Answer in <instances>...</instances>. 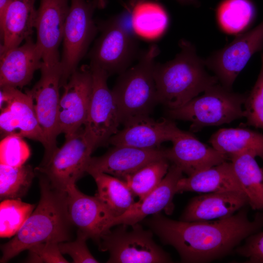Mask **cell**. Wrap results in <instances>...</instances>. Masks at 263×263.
<instances>
[{"label":"cell","instance_id":"obj_1","mask_svg":"<svg viewBox=\"0 0 263 263\" xmlns=\"http://www.w3.org/2000/svg\"><path fill=\"white\" fill-rule=\"evenodd\" d=\"M248 208L214 221L173 220L159 213L144 223L165 244L173 246L183 263H204L224 257L263 227V210L249 220Z\"/></svg>","mask_w":263,"mask_h":263},{"label":"cell","instance_id":"obj_2","mask_svg":"<svg viewBox=\"0 0 263 263\" xmlns=\"http://www.w3.org/2000/svg\"><path fill=\"white\" fill-rule=\"evenodd\" d=\"M36 174L39 179V201L14 238L0 246L1 263L35 244L71 240L73 225L69 214L67 191L55 188L43 175Z\"/></svg>","mask_w":263,"mask_h":263},{"label":"cell","instance_id":"obj_3","mask_svg":"<svg viewBox=\"0 0 263 263\" xmlns=\"http://www.w3.org/2000/svg\"><path fill=\"white\" fill-rule=\"evenodd\" d=\"M178 44L181 51L173 59L155 63L154 68L158 102L168 110L182 107L219 81L206 71L193 44L184 39Z\"/></svg>","mask_w":263,"mask_h":263},{"label":"cell","instance_id":"obj_4","mask_svg":"<svg viewBox=\"0 0 263 263\" xmlns=\"http://www.w3.org/2000/svg\"><path fill=\"white\" fill-rule=\"evenodd\" d=\"M159 53L157 45L151 44L141 53L135 65L119 74L112 91L121 124L149 116L158 103L154 68Z\"/></svg>","mask_w":263,"mask_h":263},{"label":"cell","instance_id":"obj_5","mask_svg":"<svg viewBox=\"0 0 263 263\" xmlns=\"http://www.w3.org/2000/svg\"><path fill=\"white\" fill-rule=\"evenodd\" d=\"M101 33L89 54L90 64L105 70L109 75L120 74L138 59L139 42L130 23V9L102 22Z\"/></svg>","mask_w":263,"mask_h":263},{"label":"cell","instance_id":"obj_6","mask_svg":"<svg viewBox=\"0 0 263 263\" xmlns=\"http://www.w3.org/2000/svg\"><path fill=\"white\" fill-rule=\"evenodd\" d=\"M246 95L233 92L217 83L182 107L168 110V113L172 119L191 122L190 130L197 132L205 126L229 123L244 117L242 105Z\"/></svg>","mask_w":263,"mask_h":263},{"label":"cell","instance_id":"obj_7","mask_svg":"<svg viewBox=\"0 0 263 263\" xmlns=\"http://www.w3.org/2000/svg\"><path fill=\"white\" fill-rule=\"evenodd\" d=\"M102 236L99 250L108 251V263H172L170 256L153 240V232L146 230L138 223L120 224Z\"/></svg>","mask_w":263,"mask_h":263},{"label":"cell","instance_id":"obj_8","mask_svg":"<svg viewBox=\"0 0 263 263\" xmlns=\"http://www.w3.org/2000/svg\"><path fill=\"white\" fill-rule=\"evenodd\" d=\"M92 0H71L63 33L60 86L77 69L99 29L93 19Z\"/></svg>","mask_w":263,"mask_h":263},{"label":"cell","instance_id":"obj_9","mask_svg":"<svg viewBox=\"0 0 263 263\" xmlns=\"http://www.w3.org/2000/svg\"><path fill=\"white\" fill-rule=\"evenodd\" d=\"M95 149L83 128L57 148L48 161L35 169L36 173L45 176L55 188L67 189L86 172Z\"/></svg>","mask_w":263,"mask_h":263},{"label":"cell","instance_id":"obj_10","mask_svg":"<svg viewBox=\"0 0 263 263\" xmlns=\"http://www.w3.org/2000/svg\"><path fill=\"white\" fill-rule=\"evenodd\" d=\"M39 79L31 90V96L39 126L44 139V155L40 165L46 163L57 148V114L60 100L62 69L60 63L46 65L42 62Z\"/></svg>","mask_w":263,"mask_h":263},{"label":"cell","instance_id":"obj_11","mask_svg":"<svg viewBox=\"0 0 263 263\" xmlns=\"http://www.w3.org/2000/svg\"><path fill=\"white\" fill-rule=\"evenodd\" d=\"M93 77L92 94L84 131L94 148L107 144L121 124L117 107L107 84L108 73L90 64Z\"/></svg>","mask_w":263,"mask_h":263},{"label":"cell","instance_id":"obj_12","mask_svg":"<svg viewBox=\"0 0 263 263\" xmlns=\"http://www.w3.org/2000/svg\"><path fill=\"white\" fill-rule=\"evenodd\" d=\"M263 49V21L253 29L237 35L228 44L205 59L206 66L221 84L231 90L236 77L256 53Z\"/></svg>","mask_w":263,"mask_h":263},{"label":"cell","instance_id":"obj_13","mask_svg":"<svg viewBox=\"0 0 263 263\" xmlns=\"http://www.w3.org/2000/svg\"><path fill=\"white\" fill-rule=\"evenodd\" d=\"M93 77L90 66L76 69L62 86L60 97L57 124L59 134L65 139L76 133L85 123L90 101Z\"/></svg>","mask_w":263,"mask_h":263},{"label":"cell","instance_id":"obj_14","mask_svg":"<svg viewBox=\"0 0 263 263\" xmlns=\"http://www.w3.org/2000/svg\"><path fill=\"white\" fill-rule=\"evenodd\" d=\"M0 130L2 137L16 134L44 145L43 133L29 94L16 88L0 87Z\"/></svg>","mask_w":263,"mask_h":263},{"label":"cell","instance_id":"obj_15","mask_svg":"<svg viewBox=\"0 0 263 263\" xmlns=\"http://www.w3.org/2000/svg\"><path fill=\"white\" fill-rule=\"evenodd\" d=\"M70 220L77 230L97 244L112 226L115 218L108 207L95 195L79 191L75 184L67 190Z\"/></svg>","mask_w":263,"mask_h":263},{"label":"cell","instance_id":"obj_16","mask_svg":"<svg viewBox=\"0 0 263 263\" xmlns=\"http://www.w3.org/2000/svg\"><path fill=\"white\" fill-rule=\"evenodd\" d=\"M70 6L69 0H40L35 29L37 32L36 42L44 64L55 65L60 62L58 49L62 41Z\"/></svg>","mask_w":263,"mask_h":263},{"label":"cell","instance_id":"obj_17","mask_svg":"<svg viewBox=\"0 0 263 263\" xmlns=\"http://www.w3.org/2000/svg\"><path fill=\"white\" fill-rule=\"evenodd\" d=\"M171 141L172 147L166 149V158L188 176L219 165L228 158L226 154L179 128Z\"/></svg>","mask_w":263,"mask_h":263},{"label":"cell","instance_id":"obj_18","mask_svg":"<svg viewBox=\"0 0 263 263\" xmlns=\"http://www.w3.org/2000/svg\"><path fill=\"white\" fill-rule=\"evenodd\" d=\"M166 149L114 146L103 155L91 157L87 173L103 172L123 180L145 165L166 158Z\"/></svg>","mask_w":263,"mask_h":263},{"label":"cell","instance_id":"obj_19","mask_svg":"<svg viewBox=\"0 0 263 263\" xmlns=\"http://www.w3.org/2000/svg\"><path fill=\"white\" fill-rule=\"evenodd\" d=\"M108 140L107 144L140 149L159 148L164 142L171 141L178 128L170 120H155L149 116L133 119L125 123Z\"/></svg>","mask_w":263,"mask_h":263},{"label":"cell","instance_id":"obj_20","mask_svg":"<svg viewBox=\"0 0 263 263\" xmlns=\"http://www.w3.org/2000/svg\"><path fill=\"white\" fill-rule=\"evenodd\" d=\"M42 55L32 37L22 45L0 52V86L22 88L41 68Z\"/></svg>","mask_w":263,"mask_h":263},{"label":"cell","instance_id":"obj_21","mask_svg":"<svg viewBox=\"0 0 263 263\" xmlns=\"http://www.w3.org/2000/svg\"><path fill=\"white\" fill-rule=\"evenodd\" d=\"M183 173L180 168L172 164L159 186L143 199L135 202L125 213L115 218L112 226L120 224L132 225L164 209L171 211L177 184L183 177Z\"/></svg>","mask_w":263,"mask_h":263},{"label":"cell","instance_id":"obj_22","mask_svg":"<svg viewBox=\"0 0 263 263\" xmlns=\"http://www.w3.org/2000/svg\"><path fill=\"white\" fill-rule=\"evenodd\" d=\"M248 205L245 194L239 191L207 193L192 198L179 220L209 221L230 216Z\"/></svg>","mask_w":263,"mask_h":263},{"label":"cell","instance_id":"obj_23","mask_svg":"<svg viewBox=\"0 0 263 263\" xmlns=\"http://www.w3.org/2000/svg\"><path fill=\"white\" fill-rule=\"evenodd\" d=\"M35 0H9L0 18V52L19 46L31 37L37 14Z\"/></svg>","mask_w":263,"mask_h":263},{"label":"cell","instance_id":"obj_24","mask_svg":"<svg viewBox=\"0 0 263 263\" xmlns=\"http://www.w3.org/2000/svg\"><path fill=\"white\" fill-rule=\"evenodd\" d=\"M231 191L244 193L232 163L226 161L187 177H183L178 182L176 188V193L185 191L212 193Z\"/></svg>","mask_w":263,"mask_h":263},{"label":"cell","instance_id":"obj_25","mask_svg":"<svg viewBox=\"0 0 263 263\" xmlns=\"http://www.w3.org/2000/svg\"><path fill=\"white\" fill-rule=\"evenodd\" d=\"M130 23L135 35L153 41L161 38L169 24V17L160 3L150 0H130Z\"/></svg>","mask_w":263,"mask_h":263},{"label":"cell","instance_id":"obj_26","mask_svg":"<svg viewBox=\"0 0 263 263\" xmlns=\"http://www.w3.org/2000/svg\"><path fill=\"white\" fill-rule=\"evenodd\" d=\"M209 142L230 157L247 153L263 160V134L244 128L221 129L212 135Z\"/></svg>","mask_w":263,"mask_h":263},{"label":"cell","instance_id":"obj_27","mask_svg":"<svg viewBox=\"0 0 263 263\" xmlns=\"http://www.w3.org/2000/svg\"><path fill=\"white\" fill-rule=\"evenodd\" d=\"M235 173L239 180L248 204L252 209L263 210V171L255 157L247 153L230 157Z\"/></svg>","mask_w":263,"mask_h":263},{"label":"cell","instance_id":"obj_28","mask_svg":"<svg viewBox=\"0 0 263 263\" xmlns=\"http://www.w3.org/2000/svg\"><path fill=\"white\" fill-rule=\"evenodd\" d=\"M257 15L252 0H222L215 9L219 29L228 35H238L247 31Z\"/></svg>","mask_w":263,"mask_h":263},{"label":"cell","instance_id":"obj_29","mask_svg":"<svg viewBox=\"0 0 263 263\" xmlns=\"http://www.w3.org/2000/svg\"><path fill=\"white\" fill-rule=\"evenodd\" d=\"M89 174L97 185L95 196L108 207L115 218L125 213L135 203L134 195L124 180L103 172Z\"/></svg>","mask_w":263,"mask_h":263},{"label":"cell","instance_id":"obj_30","mask_svg":"<svg viewBox=\"0 0 263 263\" xmlns=\"http://www.w3.org/2000/svg\"><path fill=\"white\" fill-rule=\"evenodd\" d=\"M169 161L166 158L153 161L127 176L123 180L133 194L142 200L160 184L168 172Z\"/></svg>","mask_w":263,"mask_h":263},{"label":"cell","instance_id":"obj_31","mask_svg":"<svg viewBox=\"0 0 263 263\" xmlns=\"http://www.w3.org/2000/svg\"><path fill=\"white\" fill-rule=\"evenodd\" d=\"M36 175L29 165L12 167L0 164V199H21Z\"/></svg>","mask_w":263,"mask_h":263},{"label":"cell","instance_id":"obj_32","mask_svg":"<svg viewBox=\"0 0 263 263\" xmlns=\"http://www.w3.org/2000/svg\"><path fill=\"white\" fill-rule=\"evenodd\" d=\"M35 205L21 199H6L0 204V236H15L33 212Z\"/></svg>","mask_w":263,"mask_h":263},{"label":"cell","instance_id":"obj_33","mask_svg":"<svg viewBox=\"0 0 263 263\" xmlns=\"http://www.w3.org/2000/svg\"><path fill=\"white\" fill-rule=\"evenodd\" d=\"M244 105L246 125L263 130V52L257 79L251 90L247 93Z\"/></svg>","mask_w":263,"mask_h":263},{"label":"cell","instance_id":"obj_34","mask_svg":"<svg viewBox=\"0 0 263 263\" xmlns=\"http://www.w3.org/2000/svg\"><path fill=\"white\" fill-rule=\"evenodd\" d=\"M31 151L27 143L16 134L2 137L0 143V164L12 167L24 165L30 156Z\"/></svg>","mask_w":263,"mask_h":263},{"label":"cell","instance_id":"obj_35","mask_svg":"<svg viewBox=\"0 0 263 263\" xmlns=\"http://www.w3.org/2000/svg\"><path fill=\"white\" fill-rule=\"evenodd\" d=\"M58 244L48 242L35 244L28 250L26 263H68L61 253Z\"/></svg>","mask_w":263,"mask_h":263},{"label":"cell","instance_id":"obj_36","mask_svg":"<svg viewBox=\"0 0 263 263\" xmlns=\"http://www.w3.org/2000/svg\"><path fill=\"white\" fill-rule=\"evenodd\" d=\"M76 234V239L75 241H69L58 244L61 253L69 255L74 263H99L87 247L86 243L88 239L87 237L78 230H77Z\"/></svg>","mask_w":263,"mask_h":263},{"label":"cell","instance_id":"obj_37","mask_svg":"<svg viewBox=\"0 0 263 263\" xmlns=\"http://www.w3.org/2000/svg\"><path fill=\"white\" fill-rule=\"evenodd\" d=\"M244 241L235 248V252L246 258L245 263H263V231L251 235Z\"/></svg>","mask_w":263,"mask_h":263},{"label":"cell","instance_id":"obj_38","mask_svg":"<svg viewBox=\"0 0 263 263\" xmlns=\"http://www.w3.org/2000/svg\"><path fill=\"white\" fill-rule=\"evenodd\" d=\"M95 8L104 9L107 6V0H92Z\"/></svg>","mask_w":263,"mask_h":263},{"label":"cell","instance_id":"obj_39","mask_svg":"<svg viewBox=\"0 0 263 263\" xmlns=\"http://www.w3.org/2000/svg\"><path fill=\"white\" fill-rule=\"evenodd\" d=\"M178 2L182 4H192L195 6L198 7L200 5V2L198 0H176Z\"/></svg>","mask_w":263,"mask_h":263},{"label":"cell","instance_id":"obj_40","mask_svg":"<svg viewBox=\"0 0 263 263\" xmlns=\"http://www.w3.org/2000/svg\"><path fill=\"white\" fill-rule=\"evenodd\" d=\"M9 0H0V18H1L7 6Z\"/></svg>","mask_w":263,"mask_h":263},{"label":"cell","instance_id":"obj_41","mask_svg":"<svg viewBox=\"0 0 263 263\" xmlns=\"http://www.w3.org/2000/svg\"><path fill=\"white\" fill-rule=\"evenodd\" d=\"M262 170H263V168H262Z\"/></svg>","mask_w":263,"mask_h":263}]
</instances>
